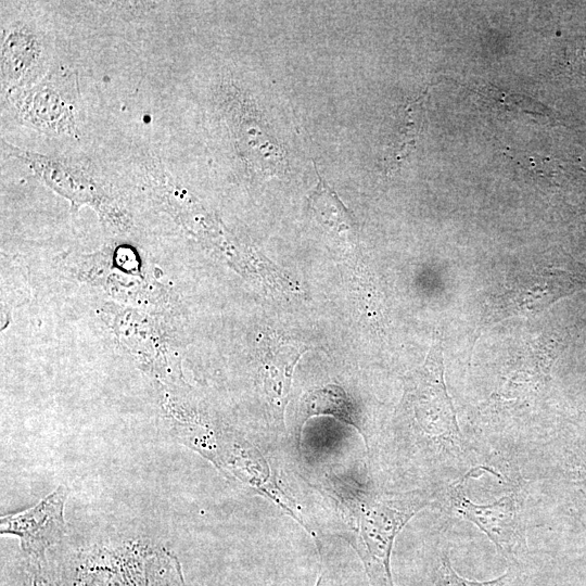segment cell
Instances as JSON below:
<instances>
[{
    "instance_id": "10",
    "label": "cell",
    "mask_w": 586,
    "mask_h": 586,
    "mask_svg": "<svg viewBox=\"0 0 586 586\" xmlns=\"http://www.w3.org/2000/svg\"><path fill=\"white\" fill-rule=\"evenodd\" d=\"M425 94L406 103L399 112L397 128L394 130L384 156V168L396 170L413 150L423 123Z\"/></svg>"
},
{
    "instance_id": "3",
    "label": "cell",
    "mask_w": 586,
    "mask_h": 586,
    "mask_svg": "<svg viewBox=\"0 0 586 586\" xmlns=\"http://www.w3.org/2000/svg\"><path fill=\"white\" fill-rule=\"evenodd\" d=\"M586 290V278L555 267H534L508 277L487 296L477 333L502 320L528 317L558 300Z\"/></svg>"
},
{
    "instance_id": "13",
    "label": "cell",
    "mask_w": 586,
    "mask_h": 586,
    "mask_svg": "<svg viewBox=\"0 0 586 586\" xmlns=\"http://www.w3.org/2000/svg\"><path fill=\"white\" fill-rule=\"evenodd\" d=\"M568 67L577 76L586 77V39L576 40L568 49Z\"/></svg>"
},
{
    "instance_id": "14",
    "label": "cell",
    "mask_w": 586,
    "mask_h": 586,
    "mask_svg": "<svg viewBox=\"0 0 586 586\" xmlns=\"http://www.w3.org/2000/svg\"><path fill=\"white\" fill-rule=\"evenodd\" d=\"M322 578L320 577L316 584V586H321Z\"/></svg>"
},
{
    "instance_id": "6",
    "label": "cell",
    "mask_w": 586,
    "mask_h": 586,
    "mask_svg": "<svg viewBox=\"0 0 586 586\" xmlns=\"http://www.w3.org/2000/svg\"><path fill=\"white\" fill-rule=\"evenodd\" d=\"M0 63L4 91L39 81L50 69L43 33L24 21L2 26Z\"/></svg>"
},
{
    "instance_id": "9",
    "label": "cell",
    "mask_w": 586,
    "mask_h": 586,
    "mask_svg": "<svg viewBox=\"0 0 586 586\" xmlns=\"http://www.w3.org/2000/svg\"><path fill=\"white\" fill-rule=\"evenodd\" d=\"M301 415L303 419L298 428V446L301 444V432L304 423L309 417L317 415H330L355 426L366 441V435L360 425L361 422L353 400L337 385H326L308 392L302 402Z\"/></svg>"
},
{
    "instance_id": "8",
    "label": "cell",
    "mask_w": 586,
    "mask_h": 586,
    "mask_svg": "<svg viewBox=\"0 0 586 586\" xmlns=\"http://www.w3.org/2000/svg\"><path fill=\"white\" fill-rule=\"evenodd\" d=\"M450 499L455 512L481 528L505 557H512L518 540V510L512 496L489 505H475L457 487Z\"/></svg>"
},
{
    "instance_id": "7",
    "label": "cell",
    "mask_w": 586,
    "mask_h": 586,
    "mask_svg": "<svg viewBox=\"0 0 586 586\" xmlns=\"http://www.w3.org/2000/svg\"><path fill=\"white\" fill-rule=\"evenodd\" d=\"M68 489L60 485L37 505L14 514L1 517V534L20 538L23 550L34 557L56 544L65 533L64 505Z\"/></svg>"
},
{
    "instance_id": "2",
    "label": "cell",
    "mask_w": 586,
    "mask_h": 586,
    "mask_svg": "<svg viewBox=\"0 0 586 586\" xmlns=\"http://www.w3.org/2000/svg\"><path fill=\"white\" fill-rule=\"evenodd\" d=\"M79 88L74 71L52 66L36 84L5 91L15 119L48 136H77Z\"/></svg>"
},
{
    "instance_id": "12",
    "label": "cell",
    "mask_w": 586,
    "mask_h": 586,
    "mask_svg": "<svg viewBox=\"0 0 586 586\" xmlns=\"http://www.w3.org/2000/svg\"><path fill=\"white\" fill-rule=\"evenodd\" d=\"M441 575L443 586H506L509 572L489 582L469 581L458 575L451 568L449 560L444 558L441 565Z\"/></svg>"
},
{
    "instance_id": "11",
    "label": "cell",
    "mask_w": 586,
    "mask_h": 586,
    "mask_svg": "<svg viewBox=\"0 0 586 586\" xmlns=\"http://www.w3.org/2000/svg\"><path fill=\"white\" fill-rule=\"evenodd\" d=\"M319 182L311 194V206L323 216L327 222L333 225L340 231L342 229L352 230L354 228L353 218L340 202L336 193L329 187L328 182L319 175L316 168Z\"/></svg>"
},
{
    "instance_id": "1",
    "label": "cell",
    "mask_w": 586,
    "mask_h": 586,
    "mask_svg": "<svg viewBox=\"0 0 586 586\" xmlns=\"http://www.w3.org/2000/svg\"><path fill=\"white\" fill-rule=\"evenodd\" d=\"M329 487L345 511L351 544L358 553L371 586H394L390 560L394 542L405 524L428 500L423 494H380L337 476Z\"/></svg>"
},
{
    "instance_id": "4",
    "label": "cell",
    "mask_w": 586,
    "mask_h": 586,
    "mask_svg": "<svg viewBox=\"0 0 586 586\" xmlns=\"http://www.w3.org/2000/svg\"><path fill=\"white\" fill-rule=\"evenodd\" d=\"M1 150L24 163L46 186L68 199L74 205L89 203L103 212L106 194L95 180L92 169L80 161L25 150L1 138Z\"/></svg>"
},
{
    "instance_id": "5",
    "label": "cell",
    "mask_w": 586,
    "mask_h": 586,
    "mask_svg": "<svg viewBox=\"0 0 586 586\" xmlns=\"http://www.w3.org/2000/svg\"><path fill=\"white\" fill-rule=\"evenodd\" d=\"M415 413L422 431L448 446L460 447L456 412L444 382L443 342L440 335L417 377Z\"/></svg>"
}]
</instances>
